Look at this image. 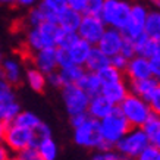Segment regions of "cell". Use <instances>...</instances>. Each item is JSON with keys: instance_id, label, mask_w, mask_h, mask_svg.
<instances>
[{"instance_id": "6da1fadb", "label": "cell", "mask_w": 160, "mask_h": 160, "mask_svg": "<svg viewBox=\"0 0 160 160\" xmlns=\"http://www.w3.org/2000/svg\"><path fill=\"white\" fill-rule=\"evenodd\" d=\"M60 28L56 22L44 21L38 27L27 28L25 31V47L29 53L47 47H56Z\"/></svg>"}, {"instance_id": "7a4b0ae2", "label": "cell", "mask_w": 160, "mask_h": 160, "mask_svg": "<svg viewBox=\"0 0 160 160\" xmlns=\"http://www.w3.org/2000/svg\"><path fill=\"white\" fill-rule=\"evenodd\" d=\"M131 128L132 126L129 125V122L126 121L125 118H123V115L118 110V107L112 112L109 116L103 118L102 121H98L100 135H102V140L107 148H113L115 144Z\"/></svg>"}, {"instance_id": "3957f363", "label": "cell", "mask_w": 160, "mask_h": 160, "mask_svg": "<svg viewBox=\"0 0 160 160\" xmlns=\"http://www.w3.org/2000/svg\"><path fill=\"white\" fill-rule=\"evenodd\" d=\"M116 107L123 115V118L129 122L132 128H142L147 119L153 115L150 106H148V102L135 94H131V92Z\"/></svg>"}, {"instance_id": "277c9868", "label": "cell", "mask_w": 160, "mask_h": 160, "mask_svg": "<svg viewBox=\"0 0 160 160\" xmlns=\"http://www.w3.org/2000/svg\"><path fill=\"white\" fill-rule=\"evenodd\" d=\"M132 0H104L100 10V18L109 28L123 29L129 19Z\"/></svg>"}, {"instance_id": "5b68a950", "label": "cell", "mask_w": 160, "mask_h": 160, "mask_svg": "<svg viewBox=\"0 0 160 160\" xmlns=\"http://www.w3.org/2000/svg\"><path fill=\"white\" fill-rule=\"evenodd\" d=\"M73 134V142L78 147H82L87 150H102L107 148L100 135V129H98V121L92 119L88 116L81 125L72 128Z\"/></svg>"}, {"instance_id": "8992f818", "label": "cell", "mask_w": 160, "mask_h": 160, "mask_svg": "<svg viewBox=\"0 0 160 160\" xmlns=\"http://www.w3.org/2000/svg\"><path fill=\"white\" fill-rule=\"evenodd\" d=\"M150 144L146 132L142 128H131L122 137L121 140L115 144V150L119 153L123 160H135V157L140 154V151Z\"/></svg>"}, {"instance_id": "52a82bcc", "label": "cell", "mask_w": 160, "mask_h": 160, "mask_svg": "<svg viewBox=\"0 0 160 160\" xmlns=\"http://www.w3.org/2000/svg\"><path fill=\"white\" fill-rule=\"evenodd\" d=\"M148 10L150 8L147 6L144 0H132L129 19L126 22L125 28L122 29V34L126 40L134 41L144 34V24H146Z\"/></svg>"}, {"instance_id": "ba28073f", "label": "cell", "mask_w": 160, "mask_h": 160, "mask_svg": "<svg viewBox=\"0 0 160 160\" xmlns=\"http://www.w3.org/2000/svg\"><path fill=\"white\" fill-rule=\"evenodd\" d=\"M3 142L12 154H18L19 151L25 150L28 147H35V137L31 129L18 126L15 123H9L6 128Z\"/></svg>"}, {"instance_id": "9c48e42d", "label": "cell", "mask_w": 160, "mask_h": 160, "mask_svg": "<svg viewBox=\"0 0 160 160\" xmlns=\"http://www.w3.org/2000/svg\"><path fill=\"white\" fill-rule=\"evenodd\" d=\"M60 92H62V100L68 116L87 112L90 96L81 87H78L77 84H68L60 88Z\"/></svg>"}, {"instance_id": "30bf717a", "label": "cell", "mask_w": 160, "mask_h": 160, "mask_svg": "<svg viewBox=\"0 0 160 160\" xmlns=\"http://www.w3.org/2000/svg\"><path fill=\"white\" fill-rule=\"evenodd\" d=\"M106 28V24L98 15H82L81 22L78 25L77 34L79 38L88 41L91 46H96Z\"/></svg>"}, {"instance_id": "8fae6325", "label": "cell", "mask_w": 160, "mask_h": 160, "mask_svg": "<svg viewBox=\"0 0 160 160\" xmlns=\"http://www.w3.org/2000/svg\"><path fill=\"white\" fill-rule=\"evenodd\" d=\"M123 41H125V37H123L121 29L109 28L107 27L96 46L106 56L112 58V56H115V54H118L121 52V47H122V44H123Z\"/></svg>"}, {"instance_id": "7c38bea8", "label": "cell", "mask_w": 160, "mask_h": 160, "mask_svg": "<svg viewBox=\"0 0 160 160\" xmlns=\"http://www.w3.org/2000/svg\"><path fill=\"white\" fill-rule=\"evenodd\" d=\"M126 81H137V79H144V78L151 77V68H150V60L147 58H142L140 54L132 56L123 71Z\"/></svg>"}, {"instance_id": "4fadbf2b", "label": "cell", "mask_w": 160, "mask_h": 160, "mask_svg": "<svg viewBox=\"0 0 160 160\" xmlns=\"http://www.w3.org/2000/svg\"><path fill=\"white\" fill-rule=\"evenodd\" d=\"M29 59H31V65L43 73L53 72L58 69L56 47H47V49L32 52V53H29Z\"/></svg>"}, {"instance_id": "5bb4252c", "label": "cell", "mask_w": 160, "mask_h": 160, "mask_svg": "<svg viewBox=\"0 0 160 160\" xmlns=\"http://www.w3.org/2000/svg\"><path fill=\"white\" fill-rule=\"evenodd\" d=\"M0 66L3 69V75H5L6 82H9L12 87H18L24 82V66L21 63L19 59L16 58H3Z\"/></svg>"}, {"instance_id": "9a60e30c", "label": "cell", "mask_w": 160, "mask_h": 160, "mask_svg": "<svg viewBox=\"0 0 160 160\" xmlns=\"http://www.w3.org/2000/svg\"><path fill=\"white\" fill-rule=\"evenodd\" d=\"M116 109L115 104H112L107 98H104L102 94H96L90 97V103L87 107V113L88 116L96 119V121H102L103 118L109 116L112 112Z\"/></svg>"}, {"instance_id": "2e32d148", "label": "cell", "mask_w": 160, "mask_h": 160, "mask_svg": "<svg viewBox=\"0 0 160 160\" xmlns=\"http://www.w3.org/2000/svg\"><path fill=\"white\" fill-rule=\"evenodd\" d=\"M100 94H102L104 98H107L112 104L118 106V104L129 94L128 81H126V79H122V81H116V82H112V84H104V85H102Z\"/></svg>"}, {"instance_id": "e0dca14e", "label": "cell", "mask_w": 160, "mask_h": 160, "mask_svg": "<svg viewBox=\"0 0 160 160\" xmlns=\"http://www.w3.org/2000/svg\"><path fill=\"white\" fill-rule=\"evenodd\" d=\"M157 85H159V81L154 79L153 77L144 78V79H137V81H128L129 92L144 98V100H148L151 97V94L154 92Z\"/></svg>"}, {"instance_id": "ac0fdd59", "label": "cell", "mask_w": 160, "mask_h": 160, "mask_svg": "<svg viewBox=\"0 0 160 160\" xmlns=\"http://www.w3.org/2000/svg\"><path fill=\"white\" fill-rule=\"evenodd\" d=\"M132 43L135 47V53L142 56V58L150 59L160 53V40H153L150 37H147L146 34H142L141 37L134 40Z\"/></svg>"}, {"instance_id": "d6986e66", "label": "cell", "mask_w": 160, "mask_h": 160, "mask_svg": "<svg viewBox=\"0 0 160 160\" xmlns=\"http://www.w3.org/2000/svg\"><path fill=\"white\" fill-rule=\"evenodd\" d=\"M24 81L32 91L35 92H43L47 88V82H46V73L34 68L32 65L25 66L24 68Z\"/></svg>"}, {"instance_id": "ffe728a7", "label": "cell", "mask_w": 160, "mask_h": 160, "mask_svg": "<svg viewBox=\"0 0 160 160\" xmlns=\"http://www.w3.org/2000/svg\"><path fill=\"white\" fill-rule=\"evenodd\" d=\"M81 18H82V13H79L77 10L71 9V8H66V9L60 12L56 18V24L59 25L60 29H65V31H75L77 32L78 25L81 22Z\"/></svg>"}, {"instance_id": "44dd1931", "label": "cell", "mask_w": 160, "mask_h": 160, "mask_svg": "<svg viewBox=\"0 0 160 160\" xmlns=\"http://www.w3.org/2000/svg\"><path fill=\"white\" fill-rule=\"evenodd\" d=\"M109 63H110V58L103 53L97 46H92L91 52H90L87 60L84 63V69L88 72H98L100 69L104 68Z\"/></svg>"}, {"instance_id": "7402d4cb", "label": "cell", "mask_w": 160, "mask_h": 160, "mask_svg": "<svg viewBox=\"0 0 160 160\" xmlns=\"http://www.w3.org/2000/svg\"><path fill=\"white\" fill-rule=\"evenodd\" d=\"M91 49H92V46L88 43V41H85V40H82V38H78L68 50H69V54H71L72 62L75 63V65L84 66V63L87 60Z\"/></svg>"}, {"instance_id": "603a6c76", "label": "cell", "mask_w": 160, "mask_h": 160, "mask_svg": "<svg viewBox=\"0 0 160 160\" xmlns=\"http://www.w3.org/2000/svg\"><path fill=\"white\" fill-rule=\"evenodd\" d=\"M142 129L148 138V142L160 150V116L151 115L146 123L142 125Z\"/></svg>"}, {"instance_id": "cb8c5ba5", "label": "cell", "mask_w": 160, "mask_h": 160, "mask_svg": "<svg viewBox=\"0 0 160 160\" xmlns=\"http://www.w3.org/2000/svg\"><path fill=\"white\" fill-rule=\"evenodd\" d=\"M77 85L82 88L90 97L96 96V94H100V90H102V82H100V79H98L97 73L96 72H88V71L84 72V75L77 82Z\"/></svg>"}, {"instance_id": "d4e9b609", "label": "cell", "mask_w": 160, "mask_h": 160, "mask_svg": "<svg viewBox=\"0 0 160 160\" xmlns=\"http://www.w3.org/2000/svg\"><path fill=\"white\" fill-rule=\"evenodd\" d=\"M38 5L46 13V21L50 22H56L58 15L68 8L66 0H40Z\"/></svg>"}, {"instance_id": "484cf974", "label": "cell", "mask_w": 160, "mask_h": 160, "mask_svg": "<svg viewBox=\"0 0 160 160\" xmlns=\"http://www.w3.org/2000/svg\"><path fill=\"white\" fill-rule=\"evenodd\" d=\"M35 148L40 153V156L43 157V160H56L59 156V146L53 140V137H47V138L40 140Z\"/></svg>"}, {"instance_id": "4316f807", "label": "cell", "mask_w": 160, "mask_h": 160, "mask_svg": "<svg viewBox=\"0 0 160 160\" xmlns=\"http://www.w3.org/2000/svg\"><path fill=\"white\" fill-rule=\"evenodd\" d=\"M144 34L153 40H160V10H148L144 24Z\"/></svg>"}, {"instance_id": "83f0119b", "label": "cell", "mask_w": 160, "mask_h": 160, "mask_svg": "<svg viewBox=\"0 0 160 160\" xmlns=\"http://www.w3.org/2000/svg\"><path fill=\"white\" fill-rule=\"evenodd\" d=\"M22 110L19 102L16 98H12V100H8V102L2 103L0 104V121H3L5 123H12L13 119L16 118V115Z\"/></svg>"}, {"instance_id": "f1b7e54d", "label": "cell", "mask_w": 160, "mask_h": 160, "mask_svg": "<svg viewBox=\"0 0 160 160\" xmlns=\"http://www.w3.org/2000/svg\"><path fill=\"white\" fill-rule=\"evenodd\" d=\"M97 73L98 79H100V82H102V85H104V84H112V82H116V81H122V79H125V75H123V72L122 71H119L118 68H115V66H112L110 63L109 65H106L104 68H102Z\"/></svg>"}, {"instance_id": "f546056e", "label": "cell", "mask_w": 160, "mask_h": 160, "mask_svg": "<svg viewBox=\"0 0 160 160\" xmlns=\"http://www.w3.org/2000/svg\"><path fill=\"white\" fill-rule=\"evenodd\" d=\"M85 69L84 66H79V65H71V66H66V68L59 69V73L62 77L63 85H68V84H77L81 77L84 75Z\"/></svg>"}, {"instance_id": "4dcf8cb0", "label": "cell", "mask_w": 160, "mask_h": 160, "mask_svg": "<svg viewBox=\"0 0 160 160\" xmlns=\"http://www.w3.org/2000/svg\"><path fill=\"white\" fill-rule=\"evenodd\" d=\"M41 119L38 118V115H35L34 112H29V110H21L16 118L13 119L12 123L18 126H22V128H27V129H35V126L38 125Z\"/></svg>"}, {"instance_id": "1f68e13d", "label": "cell", "mask_w": 160, "mask_h": 160, "mask_svg": "<svg viewBox=\"0 0 160 160\" xmlns=\"http://www.w3.org/2000/svg\"><path fill=\"white\" fill-rule=\"evenodd\" d=\"M44 21H46V13H44V10L40 8L38 3H37L34 8L28 9L27 16H25V25H27V28L38 27L41 22H44Z\"/></svg>"}, {"instance_id": "d6a6232c", "label": "cell", "mask_w": 160, "mask_h": 160, "mask_svg": "<svg viewBox=\"0 0 160 160\" xmlns=\"http://www.w3.org/2000/svg\"><path fill=\"white\" fill-rule=\"evenodd\" d=\"M79 38L78 34L75 31H65V29H60L58 37V44L56 47H62V49H69L77 40Z\"/></svg>"}, {"instance_id": "836d02e7", "label": "cell", "mask_w": 160, "mask_h": 160, "mask_svg": "<svg viewBox=\"0 0 160 160\" xmlns=\"http://www.w3.org/2000/svg\"><path fill=\"white\" fill-rule=\"evenodd\" d=\"M90 160H123L115 148H102V150H92Z\"/></svg>"}, {"instance_id": "e575fe53", "label": "cell", "mask_w": 160, "mask_h": 160, "mask_svg": "<svg viewBox=\"0 0 160 160\" xmlns=\"http://www.w3.org/2000/svg\"><path fill=\"white\" fill-rule=\"evenodd\" d=\"M56 62H58V69L66 68L71 65H75L71 59L68 49H62V47H56Z\"/></svg>"}, {"instance_id": "d590c367", "label": "cell", "mask_w": 160, "mask_h": 160, "mask_svg": "<svg viewBox=\"0 0 160 160\" xmlns=\"http://www.w3.org/2000/svg\"><path fill=\"white\" fill-rule=\"evenodd\" d=\"M104 0H85L82 15H100Z\"/></svg>"}, {"instance_id": "8d00e7d4", "label": "cell", "mask_w": 160, "mask_h": 160, "mask_svg": "<svg viewBox=\"0 0 160 160\" xmlns=\"http://www.w3.org/2000/svg\"><path fill=\"white\" fill-rule=\"evenodd\" d=\"M159 151L160 150H159V148H156L154 146L147 144V146L140 151V154L135 157V160H157Z\"/></svg>"}, {"instance_id": "74e56055", "label": "cell", "mask_w": 160, "mask_h": 160, "mask_svg": "<svg viewBox=\"0 0 160 160\" xmlns=\"http://www.w3.org/2000/svg\"><path fill=\"white\" fill-rule=\"evenodd\" d=\"M32 132H34V137H35V146H37V142H38L40 140L47 138V137H52V128L43 121L35 126V129H32Z\"/></svg>"}, {"instance_id": "f35d334b", "label": "cell", "mask_w": 160, "mask_h": 160, "mask_svg": "<svg viewBox=\"0 0 160 160\" xmlns=\"http://www.w3.org/2000/svg\"><path fill=\"white\" fill-rule=\"evenodd\" d=\"M46 82H47V87L56 88V90H60L63 87V81L60 73H59V69L53 71V72L46 73Z\"/></svg>"}, {"instance_id": "ab89813d", "label": "cell", "mask_w": 160, "mask_h": 160, "mask_svg": "<svg viewBox=\"0 0 160 160\" xmlns=\"http://www.w3.org/2000/svg\"><path fill=\"white\" fill-rule=\"evenodd\" d=\"M147 102H148V106H150V109H151V113L160 116V82H159V85L156 87L154 92L151 94V97L148 98Z\"/></svg>"}, {"instance_id": "60d3db41", "label": "cell", "mask_w": 160, "mask_h": 160, "mask_svg": "<svg viewBox=\"0 0 160 160\" xmlns=\"http://www.w3.org/2000/svg\"><path fill=\"white\" fill-rule=\"evenodd\" d=\"M16 156H18L21 160H43V157L40 156V153L37 151L35 147H28V148L19 151Z\"/></svg>"}, {"instance_id": "b9f144b4", "label": "cell", "mask_w": 160, "mask_h": 160, "mask_svg": "<svg viewBox=\"0 0 160 160\" xmlns=\"http://www.w3.org/2000/svg\"><path fill=\"white\" fill-rule=\"evenodd\" d=\"M150 60V68H151V77L157 79L160 82V53L148 59Z\"/></svg>"}, {"instance_id": "7bdbcfd3", "label": "cell", "mask_w": 160, "mask_h": 160, "mask_svg": "<svg viewBox=\"0 0 160 160\" xmlns=\"http://www.w3.org/2000/svg\"><path fill=\"white\" fill-rule=\"evenodd\" d=\"M128 60H129V59H126L123 54L118 53V54H115V56H112V58H110V65L123 72V71H125V68H126V63H128Z\"/></svg>"}, {"instance_id": "ee69618b", "label": "cell", "mask_w": 160, "mask_h": 160, "mask_svg": "<svg viewBox=\"0 0 160 160\" xmlns=\"http://www.w3.org/2000/svg\"><path fill=\"white\" fill-rule=\"evenodd\" d=\"M121 54H123L126 59H131L132 56H135V47H134V43H132L131 40H126L123 41V44H122L121 47V52H119Z\"/></svg>"}, {"instance_id": "f6af8a7d", "label": "cell", "mask_w": 160, "mask_h": 160, "mask_svg": "<svg viewBox=\"0 0 160 160\" xmlns=\"http://www.w3.org/2000/svg\"><path fill=\"white\" fill-rule=\"evenodd\" d=\"M88 118V113L85 112V113H78V115H72V116H69V123H71V126L72 128H75V126L81 125L85 119Z\"/></svg>"}, {"instance_id": "bcb514c9", "label": "cell", "mask_w": 160, "mask_h": 160, "mask_svg": "<svg viewBox=\"0 0 160 160\" xmlns=\"http://www.w3.org/2000/svg\"><path fill=\"white\" fill-rule=\"evenodd\" d=\"M40 0H15V6H18L21 9H31L34 8Z\"/></svg>"}, {"instance_id": "7dc6e473", "label": "cell", "mask_w": 160, "mask_h": 160, "mask_svg": "<svg viewBox=\"0 0 160 160\" xmlns=\"http://www.w3.org/2000/svg\"><path fill=\"white\" fill-rule=\"evenodd\" d=\"M84 3H85V0H66V5H68V8H71V9H73V10H77V12H79V13H82Z\"/></svg>"}, {"instance_id": "c3c4849f", "label": "cell", "mask_w": 160, "mask_h": 160, "mask_svg": "<svg viewBox=\"0 0 160 160\" xmlns=\"http://www.w3.org/2000/svg\"><path fill=\"white\" fill-rule=\"evenodd\" d=\"M10 156H12V153L5 146V142H0V160H8Z\"/></svg>"}, {"instance_id": "681fc988", "label": "cell", "mask_w": 160, "mask_h": 160, "mask_svg": "<svg viewBox=\"0 0 160 160\" xmlns=\"http://www.w3.org/2000/svg\"><path fill=\"white\" fill-rule=\"evenodd\" d=\"M9 91H13V87L9 85V82H6V79L0 78V94H5Z\"/></svg>"}, {"instance_id": "f907efd6", "label": "cell", "mask_w": 160, "mask_h": 160, "mask_svg": "<svg viewBox=\"0 0 160 160\" xmlns=\"http://www.w3.org/2000/svg\"><path fill=\"white\" fill-rule=\"evenodd\" d=\"M12 98H16L15 91H9V92H5V94H0V104L8 102V100H12Z\"/></svg>"}, {"instance_id": "816d5d0a", "label": "cell", "mask_w": 160, "mask_h": 160, "mask_svg": "<svg viewBox=\"0 0 160 160\" xmlns=\"http://www.w3.org/2000/svg\"><path fill=\"white\" fill-rule=\"evenodd\" d=\"M147 3V6L150 9H154V10H160V0H144Z\"/></svg>"}, {"instance_id": "f5cc1de1", "label": "cell", "mask_w": 160, "mask_h": 160, "mask_svg": "<svg viewBox=\"0 0 160 160\" xmlns=\"http://www.w3.org/2000/svg\"><path fill=\"white\" fill-rule=\"evenodd\" d=\"M6 128H8V123H5L3 121H0V142H3V138H5Z\"/></svg>"}, {"instance_id": "db71d44e", "label": "cell", "mask_w": 160, "mask_h": 160, "mask_svg": "<svg viewBox=\"0 0 160 160\" xmlns=\"http://www.w3.org/2000/svg\"><path fill=\"white\" fill-rule=\"evenodd\" d=\"M2 6H15V0H0Z\"/></svg>"}, {"instance_id": "11a10c76", "label": "cell", "mask_w": 160, "mask_h": 160, "mask_svg": "<svg viewBox=\"0 0 160 160\" xmlns=\"http://www.w3.org/2000/svg\"><path fill=\"white\" fill-rule=\"evenodd\" d=\"M8 160H21V159H19V157H18V156H16V154H12V156H10V157H9V159H8Z\"/></svg>"}, {"instance_id": "9f6ffc18", "label": "cell", "mask_w": 160, "mask_h": 160, "mask_svg": "<svg viewBox=\"0 0 160 160\" xmlns=\"http://www.w3.org/2000/svg\"><path fill=\"white\" fill-rule=\"evenodd\" d=\"M0 78H3V79H5V75H3V69H2V66H0Z\"/></svg>"}, {"instance_id": "6f0895ef", "label": "cell", "mask_w": 160, "mask_h": 160, "mask_svg": "<svg viewBox=\"0 0 160 160\" xmlns=\"http://www.w3.org/2000/svg\"><path fill=\"white\" fill-rule=\"evenodd\" d=\"M2 60H3V54H2V52H0V63H2Z\"/></svg>"}, {"instance_id": "680465c9", "label": "cell", "mask_w": 160, "mask_h": 160, "mask_svg": "<svg viewBox=\"0 0 160 160\" xmlns=\"http://www.w3.org/2000/svg\"><path fill=\"white\" fill-rule=\"evenodd\" d=\"M157 160H160V151H159V156H157Z\"/></svg>"}]
</instances>
